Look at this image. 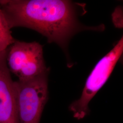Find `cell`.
I'll return each instance as SVG.
<instances>
[{
	"label": "cell",
	"instance_id": "cell-1",
	"mask_svg": "<svg viewBox=\"0 0 123 123\" xmlns=\"http://www.w3.org/2000/svg\"><path fill=\"white\" fill-rule=\"evenodd\" d=\"M0 7L11 29L23 27L37 31L49 43L66 49L72 36L83 30L74 3L66 0H0Z\"/></svg>",
	"mask_w": 123,
	"mask_h": 123
},
{
	"label": "cell",
	"instance_id": "cell-2",
	"mask_svg": "<svg viewBox=\"0 0 123 123\" xmlns=\"http://www.w3.org/2000/svg\"><path fill=\"white\" fill-rule=\"evenodd\" d=\"M48 73L14 81L19 123H39L48 98Z\"/></svg>",
	"mask_w": 123,
	"mask_h": 123
},
{
	"label": "cell",
	"instance_id": "cell-3",
	"mask_svg": "<svg viewBox=\"0 0 123 123\" xmlns=\"http://www.w3.org/2000/svg\"><path fill=\"white\" fill-rule=\"evenodd\" d=\"M123 52V37L112 49L98 62L88 77L82 94L69 107L74 118L84 119L89 112L88 105L105 84Z\"/></svg>",
	"mask_w": 123,
	"mask_h": 123
},
{
	"label": "cell",
	"instance_id": "cell-4",
	"mask_svg": "<svg viewBox=\"0 0 123 123\" xmlns=\"http://www.w3.org/2000/svg\"><path fill=\"white\" fill-rule=\"evenodd\" d=\"M6 60L10 72L19 80L31 79L49 72L44 61L43 47L36 42L16 40L7 49Z\"/></svg>",
	"mask_w": 123,
	"mask_h": 123
},
{
	"label": "cell",
	"instance_id": "cell-5",
	"mask_svg": "<svg viewBox=\"0 0 123 123\" xmlns=\"http://www.w3.org/2000/svg\"><path fill=\"white\" fill-rule=\"evenodd\" d=\"M6 57L7 50L0 53V123H19L14 81Z\"/></svg>",
	"mask_w": 123,
	"mask_h": 123
},
{
	"label": "cell",
	"instance_id": "cell-6",
	"mask_svg": "<svg viewBox=\"0 0 123 123\" xmlns=\"http://www.w3.org/2000/svg\"><path fill=\"white\" fill-rule=\"evenodd\" d=\"M15 41L0 7V53L7 50Z\"/></svg>",
	"mask_w": 123,
	"mask_h": 123
},
{
	"label": "cell",
	"instance_id": "cell-7",
	"mask_svg": "<svg viewBox=\"0 0 123 123\" xmlns=\"http://www.w3.org/2000/svg\"><path fill=\"white\" fill-rule=\"evenodd\" d=\"M122 15V10L119 7L115 9L112 14V19L114 24L118 28H122L123 27Z\"/></svg>",
	"mask_w": 123,
	"mask_h": 123
}]
</instances>
